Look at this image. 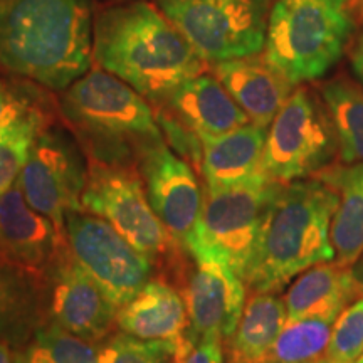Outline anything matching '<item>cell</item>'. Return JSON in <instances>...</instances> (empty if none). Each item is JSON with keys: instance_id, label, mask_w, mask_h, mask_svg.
Wrapping results in <instances>:
<instances>
[{"instance_id": "8992f818", "label": "cell", "mask_w": 363, "mask_h": 363, "mask_svg": "<svg viewBox=\"0 0 363 363\" xmlns=\"http://www.w3.org/2000/svg\"><path fill=\"white\" fill-rule=\"evenodd\" d=\"M86 212L103 217L165 279L180 281L185 267V247L169 233L153 211L138 170V163H110L88 158V177L81 197Z\"/></svg>"}, {"instance_id": "7c38bea8", "label": "cell", "mask_w": 363, "mask_h": 363, "mask_svg": "<svg viewBox=\"0 0 363 363\" xmlns=\"http://www.w3.org/2000/svg\"><path fill=\"white\" fill-rule=\"evenodd\" d=\"M138 170L158 219L189 251L203 201L195 169L160 140L140 152Z\"/></svg>"}, {"instance_id": "8fae6325", "label": "cell", "mask_w": 363, "mask_h": 363, "mask_svg": "<svg viewBox=\"0 0 363 363\" xmlns=\"http://www.w3.org/2000/svg\"><path fill=\"white\" fill-rule=\"evenodd\" d=\"M86 177L88 165L76 143L62 131L45 126L30 148L19 182L29 206L66 235L67 212L84 211L81 197Z\"/></svg>"}, {"instance_id": "d6986e66", "label": "cell", "mask_w": 363, "mask_h": 363, "mask_svg": "<svg viewBox=\"0 0 363 363\" xmlns=\"http://www.w3.org/2000/svg\"><path fill=\"white\" fill-rule=\"evenodd\" d=\"M266 135L267 128L247 123L220 136L202 138L201 174L206 187H230L262 172Z\"/></svg>"}, {"instance_id": "f546056e", "label": "cell", "mask_w": 363, "mask_h": 363, "mask_svg": "<svg viewBox=\"0 0 363 363\" xmlns=\"http://www.w3.org/2000/svg\"><path fill=\"white\" fill-rule=\"evenodd\" d=\"M179 363H224V340L203 338L194 343Z\"/></svg>"}, {"instance_id": "484cf974", "label": "cell", "mask_w": 363, "mask_h": 363, "mask_svg": "<svg viewBox=\"0 0 363 363\" xmlns=\"http://www.w3.org/2000/svg\"><path fill=\"white\" fill-rule=\"evenodd\" d=\"M337 318L310 316L286 321L283 331L272 347L269 358L274 363L323 362Z\"/></svg>"}, {"instance_id": "6da1fadb", "label": "cell", "mask_w": 363, "mask_h": 363, "mask_svg": "<svg viewBox=\"0 0 363 363\" xmlns=\"http://www.w3.org/2000/svg\"><path fill=\"white\" fill-rule=\"evenodd\" d=\"M93 59L98 67L138 91L152 106L208 66L160 7L145 0H131L98 13Z\"/></svg>"}, {"instance_id": "4316f807", "label": "cell", "mask_w": 363, "mask_h": 363, "mask_svg": "<svg viewBox=\"0 0 363 363\" xmlns=\"http://www.w3.org/2000/svg\"><path fill=\"white\" fill-rule=\"evenodd\" d=\"M48 126V116L38 106L0 131V197L19 179L38 135Z\"/></svg>"}, {"instance_id": "9c48e42d", "label": "cell", "mask_w": 363, "mask_h": 363, "mask_svg": "<svg viewBox=\"0 0 363 363\" xmlns=\"http://www.w3.org/2000/svg\"><path fill=\"white\" fill-rule=\"evenodd\" d=\"M337 155V133L323 99L299 86L269 125L262 172L289 184L326 169Z\"/></svg>"}, {"instance_id": "7a4b0ae2", "label": "cell", "mask_w": 363, "mask_h": 363, "mask_svg": "<svg viewBox=\"0 0 363 363\" xmlns=\"http://www.w3.org/2000/svg\"><path fill=\"white\" fill-rule=\"evenodd\" d=\"M91 0H6L0 6V65L52 91L89 71Z\"/></svg>"}, {"instance_id": "9a60e30c", "label": "cell", "mask_w": 363, "mask_h": 363, "mask_svg": "<svg viewBox=\"0 0 363 363\" xmlns=\"http://www.w3.org/2000/svg\"><path fill=\"white\" fill-rule=\"evenodd\" d=\"M184 298L189 316L185 338L192 345L203 338L227 342L246 306V283L229 267L203 262L185 283Z\"/></svg>"}, {"instance_id": "2e32d148", "label": "cell", "mask_w": 363, "mask_h": 363, "mask_svg": "<svg viewBox=\"0 0 363 363\" xmlns=\"http://www.w3.org/2000/svg\"><path fill=\"white\" fill-rule=\"evenodd\" d=\"M212 74L224 84L249 121L262 128H269L294 91L291 81L261 52L216 62Z\"/></svg>"}, {"instance_id": "cb8c5ba5", "label": "cell", "mask_w": 363, "mask_h": 363, "mask_svg": "<svg viewBox=\"0 0 363 363\" xmlns=\"http://www.w3.org/2000/svg\"><path fill=\"white\" fill-rule=\"evenodd\" d=\"M321 99L335 126L343 163L363 162V89L347 78L321 86Z\"/></svg>"}, {"instance_id": "74e56055", "label": "cell", "mask_w": 363, "mask_h": 363, "mask_svg": "<svg viewBox=\"0 0 363 363\" xmlns=\"http://www.w3.org/2000/svg\"><path fill=\"white\" fill-rule=\"evenodd\" d=\"M4 2H6V0H0V6H2V4H4Z\"/></svg>"}, {"instance_id": "d6a6232c", "label": "cell", "mask_w": 363, "mask_h": 363, "mask_svg": "<svg viewBox=\"0 0 363 363\" xmlns=\"http://www.w3.org/2000/svg\"><path fill=\"white\" fill-rule=\"evenodd\" d=\"M352 274H353V279H355L358 296L362 298L363 296V254L360 256V259L352 266Z\"/></svg>"}, {"instance_id": "836d02e7", "label": "cell", "mask_w": 363, "mask_h": 363, "mask_svg": "<svg viewBox=\"0 0 363 363\" xmlns=\"http://www.w3.org/2000/svg\"><path fill=\"white\" fill-rule=\"evenodd\" d=\"M0 363H13L12 350L6 342H0Z\"/></svg>"}, {"instance_id": "e575fe53", "label": "cell", "mask_w": 363, "mask_h": 363, "mask_svg": "<svg viewBox=\"0 0 363 363\" xmlns=\"http://www.w3.org/2000/svg\"><path fill=\"white\" fill-rule=\"evenodd\" d=\"M229 363H274L271 360V358H266V360H261V362H242V360H229Z\"/></svg>"}, {"instance_id": "44dd1931", "label": "cell", "mask_w": 363, "mask_h": 363, "mask_svg": "<svg viewBox=\"0 0 363 363\" xmlns=\"http://www.w3.org/2000/svg\"><path fill=\"white\" fill-rule=\"evenodd\" d=\"M358 298L352 267L326 261L303 271L283 299L288 321H294L310 316L337 318Z\"/></svg>"}, {"instance_id": "ffe728a7", "label": "cell", "mask_w": 363, "mask_h": 363, "mask_svg": "<svg viewBox=\"0 0 363 363\" xmlns=\"http://www.w3.org/2000/svg\"><path fill=\"white\" fill-rule=\"evenodd\" d=\"M315 177L326 182L338 195L330 240L335 261L352 267L363 254V162L330 165L316 172Z\"/></svg>"}, {"instance_id": "277c9868", "label": "cell", "mask_w": 363, "mask_h": 363, "mask_svg": "<svg viewBox=\"0 0 363 363\" xmlns=\"http://www.w3.org/2000/svg\"><path fill=\"white\" fill-rule=\"evenodd\" d=\"M61 111L88 158L99 162L138 163L145 147L165 140L152 104L101 67L89 69L65 89Z\"/></svg>"}, {"instance_id": "83f0119b", "label": "cell", "mask_w": 363, "mask_h": 363, "mask_svg": "<svg viewBox=\"0 0 363 363\" xmlns=\"http://www.w3.org/2000/svg\"><path fill=\"white\" fill-rule=\"evenodd\" d=\"M190 347L187 338L184 343L148 342L120 331L99 345L98 363H179Z\"/></svg>"}, {"instance_id": "5b68a950", "label": "cell", "mask_w": 363, "mask_h": 363, "mask_svg": "<svg viewBox=\"0 0 363 363\" xmlns=\"http://www.w3.org/2000/svg\"><path fill=\"white\" fill-rule=\"evenodd\" d=\"M353 0H274L264 56L291 83L325 76L355 30Z\"/></svg>"}, {"instance_id": "f35d334b", "label": "cell", "mask_w": 363, "mask_h": 363, "mask_svg": "<svg viewBox=\"0 0 363 363\" xmlns=\"http://www.w3.org/2000/svg\"><path fill=\"white\" fill-rule=\"evenodd\" d=\"M318 363H326V362H325V360H323V362H318Z\"/></svg>"}, {"instance_id": "ac0fdd59", "label": "cell", "mask_w": 363, "mask_h": 363, "mask_svg": "<svg viewBox=\"0 0 363 363\" xmlns=\"http://www.w3.org/2000/svg\"><path fill=\"white\" fill-rule=\"evenodd\" d=\"M116 326L140 340L184 343L189 326L184 291L163 276L152 278L131 301L118 308Z\"/></svg>"}, {"instance_id": "d4e9b609", "label": "cell", "mask_w": 363, "mask_h": 363, "mask_svg": "<svg viewBox=\"0 0 363 363\" xmlns=\"http://www.w3.org/2000/svg\"><path fill=\"white\" fill-rule=\"evenodd\" d=\"M13 363H98V345L45 321L34 337L13 355Z\"/></svg>"}, {"instance_id": "8d00e7d4", "label": "cell", "mask_w": 363, "mask_h": 363, "mask_svg": "<svg viewBox=\"0 0 363 363\" xmlns=\"http://www.w3.org/2000/svg\"><path fill=\"white\" fill-rule=\"evenodd\" d=\"M358 363H363V355H362V358H360V360H358Z\"/></svg>"}, {"instance_id": "ba28073f", "label": "cell", "mask_w": 363, "mask_h": 363, "mask_svg": "<svg viewBox=\"0 0 363 363\" xmlns=\"http://www.w3.org/2000/svg\"><path fill=\"white\" fill-rule=\"evenodd\" d=\"M272 0H157L208 65L264 51Z\"/></svg>"}, {"instance_id": "52a82bcc", "label": "cell", "mask_w": 363, "mask_h": 363, "mask_svg": "<svg viewBox=\"0 0 363 363\" xmlns=\"http://www.w3.org/2000/svg\"><path fill=\"white\" fill-rule=\"evenodd\" d=\"M281 187V182L272 180L264 172L230 187H206L201 217L189 247L194 259L199 264L225 266L244 278Z\"/></svg>"}, {"instance_id": "3957f363", "label": "cell", "mask_w": 363, "mask_h": 363, "mask_svg": "<svg viewBox=\"0 0 363 363\" xmlns=\"http://www.w3.org/2000/svg\"><path fill=\"white\" fill-rule=\"evenodd\" d=\"M338 195L326 182L283 184L272 201L244 283L252 293H279L308 267L335 259L330 225Z\"/></svg>"}, {"instance_id": "1f68e13d", "label": "cell", "mask_w": 363, "mask_h": 363, "mask_svg": "<svg viewBox=\"0 0 363 363\" xmlns=\"http://www.w3.org/2000/svg\"><path fill=\"white\" fill-rule=\"evenodd\" d=\"M352 69L357 74V78L363 83V33L358 35L355 45H353L350 52Z\"/></svg>"}, {"instance_id": "30bf717a", "label": "cell", "mask_w": 363, "mask_h": 363, "mask_svg": "<svg viewBox=\"0 0 363 363\" xmlns=\"http://www.w3.org/2000/svg\"><path fill=\"white\" fill-rule=\"evenodd\" d=\"M66 238L76 262L118 308L131 301L153 278L152 261L103 217L86 211L67 212Z\"/></svg>"}, {"instance_id": "d590c367", "label": "cell", "mask_w": 363, "mask_h": 363, "mask_svg": "<svg viewBox=\"0 0 363 363\" xmlns=\"http://www.w3.org/2000/svg\"><path fill=\"white\" fill-rule=\"evenodd\" d=\"M360 2H362V4H363V0H360ZM360 12H362V13H363V6H360Z\"/></svg>"}, {"instance_id": "4fadbf2b", "label": "cell", "mask_w": 363, "mask_h": 363, "mask_svg": "<svg viewBox=\"0 0 363 363\" xmlns=\"http://www.w3.org/2000/svg\"><path fill=\"white\" fill-rule=\"evenodd\" d=\"M69 254L66 235L29 206L17 179L0 197V262L48 283Z\"/></svg>"}, {"instance_id": "4dcf8cb0", "label": "cell", "mask_w": 363, "mask_h": 363, "mask_svg": "<svg viewBox=\"0 0 363 363\" xmlns=\"http://www.w3.org/2000/svg\"><path fill=\"white\" fill-rule=\"evenodd\" d=\"M33 106L34 104H30L26 96L13 93L4 84H0V131L19 120Z\"/></svg>"}, {"instance_id": "603a6c76", "label": "cell", "mask_w": 363, "mask_h": 363, "mask_svg": "<svg viewBox=\"0 0 363 363\" xmlns=\"http://www.w3.org/2000/svg\"><path fill=\"white\" fill-rule=\"evenodd\" d=\"M43 288L40 279L0 262V342H19L43 325Z\"/></svg>"}, {"instance_id": "e0dca14e", "label": "cell", "mask_w": 363, "mask_h": 363, "mask_svg": "<svg viewBox=\"0 0 363 363\" xmlns=\"http://www.w3.org/2000/svg\"><path fill=\"white\" fill-rule=\"evenodd\" d=\"M153 108L169 113L179 123L201 136V140L220 136L251 123L224 84L207 72L182 83Z\"/></svg>"}, {"instance_id": "5bb4252c", "label": "cell", "mask_w": 363, "mask_h": 363, "mask_svg": "<svg viewBox=\"0 0 363 363\" xmlns=\"http://www.w3.org/2000/svg\"><path fill=\"white\" fill-rule=\"evenodd\" d=\"M45 284H51L49 321L94 343L113 333L118 306L76 262L72 252L52 271Z\"/></svg>"}, {"instance_id": "7402d4cb", "label": "cell", "mask_w": 363, "mask_h": 363, "mask_svg": "<svg viewBox=\"0 0 363 363\" xmlns=\"http://www.w3.org/2000/svg\"><path fill=\"white\" fill-rule=\"evenodd\" d=\"M288 313L278 293H252L246 301L238 328L227 340L229 360L261 362L269 358L283 331Z\"/></svg>"}, {"instance_id": "f1b7e54d", "label": "cell", "mask_w": 363, "mask_h": 363, "mask_svg": "<svg viewBox=\"0 0 363 363\" xmlns=\"http://www.w3.org/2000/svg\"><path fill=\"white\" fill-rule=\"evenodd\" d=\"M363 355V296L348 305L335 320L326 363H358Z\"/></svg>"}]
</instances>
